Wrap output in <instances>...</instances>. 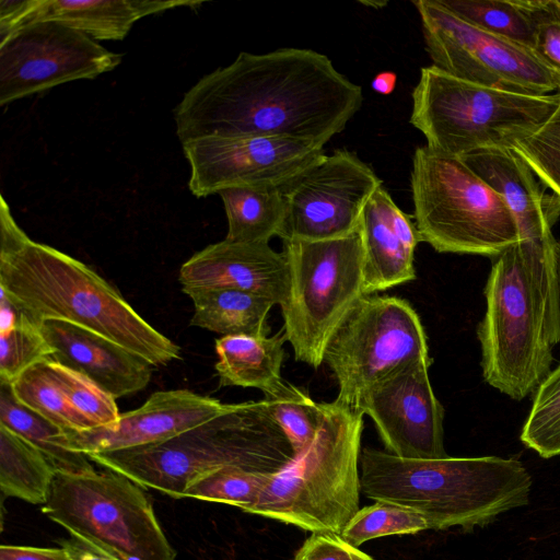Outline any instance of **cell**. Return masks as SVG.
Masks as SVG:
<instances>
[{"instance_id": "1", "label": "cell", "mask_w": 560, "mask_h": 560, "mask_svg": "<svg viewBox=\"0 0 560 560\" xmlns=\"http://www.w3.org/2000/svg\"><path fill=\"white\" fill-rule=\"evenodd\" d=\"M362 88L324 54L242 51L203 75L174 110L182 143L201 137H283L325 145L363 104Z\"/></svg>"}, {"instance_id": "2", "label": "cell", "mask_w": 560, "mask_h": 560, "mask_svg": "<svg viewBox=\"0 0 560 560\" xmlns=\"http://www.w3.org/2000/svg\"><path fill=\"white\" fill-rule=\"evenodd\" d=\"M0 288L38 325L58 319L90 329L151 365L180 359V349L143 319L120 293L80 260L31 240L1 196Z\"/></svg>"}, {"instance_id": "3", "label": "cell", "mask_w": 560, "mask_h": 560, "mask_svg": "<svg viewBox=\"0 0 560 560\" xmlns=\"http://www.w3.org/2000/svg\"><path fill=\"white\" fill-rule=\"evenodd\" d=\"M553 234L520 240L492 258L486 313L477 328L485 381L522 400L550 373L560 341V296Z\"/></svg>"}, {"instance_id": "4", "label": "cell", "mask_w": 560, "mask_h": 560, "mask_svg": "<svg viewBox=\"0 0 560 560\" xmlns=\"http://www.w3.org/2000/svg\"><path fill=\"white\" fill-rule=\"evenodd\" d=\"M363 493L419 512L432 529L483 526L526 505L532 477L517 459L499 456L412 459L364 447Z\"/></svg>"}, {"instance_id": "5", "label": "cell", "mask_w": 560, "mask_h": 560, "mask_svg": "<svg viewBox=\"0 0 560 560\" xmlns=\"http://www.w3.org/2000/svg\"><path fill=\"white\" fill-rule=\"evenodd\" d=\"M86 456L142 488L180 499L194 481L209 472L240 468L271 475L285 466L294 452L262 399L230 404L218 416L162 443Z\"/></svg>"}, {"instance_id": "6", "label": "cell", "mask_w": 560, "mask_h": 560, "mask_svg": "<svg viewBox=\"0 0 560 560\" xmlns=\"http://www.w3.org/2000/svg\"><path fill=\"white\" fill-rule=\"evenodd\" d=\"M363 413L324 402L320 428L308 446L269 476L243 511L311 533L340 535L359 511Z\"/></svg>"}, {"instance_id": "7", "label": "cell", "mask_w": 560, "mask_h": 560, "mask_svg": "<svg viewBox=\"0 0 560 560\" xmlns=\"http://www.w3.org/2000/svg\"><path fill=\"white\" fill-rule=\"evenodd\" d=\"M410 187L421 242L438 253L494 258L521 240L503 199L459 156L418 147Z\"/></svg>"}, {"instance_id": "8", "label": "cell", "mask_w": 560, "mask_h": 560, "mask_svg": "<svg viewBox=\"0 0 560 560\" xmlns=\"http://www.w3.org/2000/svg\"><path fill=\"white\" fill-rule=\"evenodd\" d=\"M410 124L429 148L462 156L508 142L541 125L560 105V92L524 94L471 83L434 66L420 69Z\"/></svg>"}, {"instance_id": "9", "label": "cell", "mask_w": 560, "mask_h": 560, "mask_svg": "<svg viewBox=\"0 0 560 560\" xmlns=\"http://www.w3.org/2000/svg\"><path fill=\"white\" fill-rule=\"evenodd\" d=\"M42 512L118 560L176 558L142 487L113 470L56 471Z\"/></svg>"}, {"instance_id": "10", "label": "cell", "mask_w": 560, "mask_h": 560, "mask_svg": "<svg viewBox=\"0 0 560 560\" xmlns=\"http://www.w3.org/2000/svg\"><path fill=\"white\" fill-rule=\"evenodd\" d=\"M283 245L290 285L280 306L282 329L295 359L317 369L332 334L365 295L361 232L325 241H284Z\"/></svg>"}, {"instance_id": "11", "label": "cell", "mask_w": 560, "mask_h": 560, "mask_svg": "<svg viewBox=\"0 0 560 560\" xmlns=\"http://www.w3.org/2000/svg\"><path fill=\"white\" fill-rule=\"evenodd\" d=\"M420 358L430 355L419 314L405 299L378 294L352 306L324 352L339 388L335 401L355 410L375 383Z\"/></svg>"}, {"instance_id": "12", "label": "cell", "mask_w": 560, "mask_h": 560, "mask_svg": "<svg viewBox=\"0 0 560 560\" xmlns=\"http://www.w3.org/2000/svg\"><path fill=\"white\" fill-rule=\"evenodd\" d=\"M412 3L432 66L493 89L535 95L560 92V74L532 49L475 27L439 0Z\"/></svg>"}, {"instance_id": "13", "label": "cell", "mask_w": 560, "mask_h": 560, "mask_svg": "<svg viewBox=\"0 0 560 560\" xmlns=\"http://www.w3.org/2000/svg\"><path fill=\"white\" fill-rule=\"evenodd\" d=\"M383 186L374 170L355 152L342 149L324 155L281 188L284 241H325L360 229L363 210Z\"/></svg>"}, {"instance_id": "14", "label": "cell", "mask_w": 560, "mask_h": 560, "mask_svg": "<svg viewBox=\"0 0 560 560\" xmlns=\"http://www.w3.org/2000/svg\"><path fill=\"white\" fill-rule=\"evenodd\" d=\"M122 55L55 21L26 23L0 40V105L114 70Z\"/></svg>"}, {"instance_id": "15", "label": "cell", "mask_w": 560, "mask_h": 560, "mask_svg": "<svg viewBox=\"0 0 560 560\" xmlns=\"http://www.w3.org/2000/svg\"><path fill=\"white\" fill-rule=\"evenodd\" d=\"M198 197L236 186L281 189L324 155L320 143L283 137H201L182 143Z\"/></svg>"}, {"instance_id": "16", "label": "cell", "mask_w": 560, "mask_h": 560, "mask_svg": "<svg viewBox=\"0 0 560 560\" xmlns=\"http://www.w3.org/2000/svg\"><path fill=\"white\" fill-rule=\"evenodd\" d=\"M433 360H411L375 383L357 410L375 423L386 452L412 459L446 457L444 408L429 378Z\"/></svg>"}, {"instance_id": "17", "label": "cell", "mask_w": 560, "mask_h": 560, "mask_svg": "<svg viewBox=\"0 0 560 560\" xmlns=\"http://www.w3.org/2000/svg\"><path fill=\"white\" fill-rule=\"evenodd\" d=\"M230 407L187 389L153 393L138 409L108 425L66 431L70 450L89 455L162 443L218 416Z\"/></svg>"}, {"instance_id": "18", "label": "cell", "mask_w": 560, "mask_h": 560, "mask_svg": "<svg viewBox=\"0 0 560 560\" xmlns=\"http://www.w3.org/2000/svg\"><path fill=\"white\" fill-rule=\"evenodd\" d=\"M182 290H240L264 295L282 305L289 294V265L283 252L269 243L210 244L185 261L178 273Z\"/></svg>"}, {"instance_id": "19", "label": "cell", "mask_w": 560, "mask_h": 560, "mask_svg": "<svg viewBox=\"0 0 560 560\" xmlns=\"http://www.w3.org/2000/svg\"><path fill=\"white\" fill-rule=\"evenodd\" d=\"M39 328L52 349L48 359L85 375L115 399L151 381V364L108 338L58 319H45Z\"/></svg>"}, {"instance_id": "20", "label": "cell", "mask_w": 560, "mask_h": 560, "mask_svg": "<svg viewBox=\"0 0 560 560\" xmlns=\"http://www.w3.org/2000/svg\"><path fill=\"white\" fill-rule=\"evenodd\" d=\"M505 202L521 240L552 234L560 215V200L546 195L525 162L506 145H490L459 156Z\"/></svg>"}, {"instance_id": "21", "label": "cell", "mask_w": 560, "mask_h": 560, "mask_svg": "<svg viewBox=\"0 0 560 560\" xmlns=\"http://www.w3.org/2000/svg\"><path fill=\"white\" fill-rule=\"evenodd\" d=\"M201 3L196 0H39L24 24L55 21L94 40H120L138 20L147 15Z\"/></svg>"}, {"instance_id": "22", "label": "cell", "mask_w": 560, "mask_h": 560, "mask_svg": "<svg viewBox=\"0 0 560 560\" xmlns=\"http://www.w3.org/2000/svg\"><path fill=\"white\" fill-rule=\"evenodd\" d=\"M283 329L276 335H233L215 339V371L221 386L255 387L264 395L272 393L284 381Z\"/></svg>"}, {"instance_id": "23", "label": "cell", "mask_w": 560, "mask_h": 560, "mask_svg": "<svg viewBox=\"0 0 560 560\" xmlns=\"http://www.w3.org/2000/svg\"><path fill=\"white\" fill-rule=\"evenodd\" d=\"M363 242V280L365 295L416 279L415 254L401 243L374 192L360 223Z\"/></svg>"}, {"instance_id": "24", "label": "cell", "mask_w": 560, "mask_h": 560, "mask_svg": "<svg viewBox=\"0 0 560 560\" xmlns=\"http://www.w3.org/2000/svg\"><path fill=\"white\" fill-rule=\"evenodd\" d=\"M194 303L190 325L221 336H268L267 317L276 302L240 290H212L188 294Z\"/></svg>"}, {"instance_id": "25", "label": "cell", "mask_w": 560, "mask_h": 560, "mask_svg": "<svg viewBox=\"0 0 560 560\" xmlns=\"http://www.w3.org/2000/svg\"><path fill=\"white\" fill-rule=\"evenodd\" d=\"M220 195L226 219L224 240L232 243H269L280 236L285 218V203L279 188L236 186Z\"/></svg>"}, {"instance_id": "26", "label": "cell", "mask_w": 560, "mask_h": 560, "mask_svg": "<svg viewBox=\"0 0 560 560\" xmlns=\"http://www.w3.org/2000/svg\"><path fill=\"white\" fill-rule=\"evenodd\" d=\"M0 424L36 446L57 471L94 469L86 455L69 448L63 429L22 405L11 384L4 382H0Z\"/></svg>"}, {"instance_id": "27", "label": "cell", "mask_w": 560, "mask_h": 560, "mask_svg": "<svg viewBox=\"0 0 560 560\" xmlns=\"http://www.w3.org/2000/svg\"><path fill=\"white\" fill-rule=\"evenodd\" d=\"M56 471L36 446L0 424V488L4 495L43 505Z\"/></svg>"}, {"instance_id": "28", "label": "cell", "mask_w": 560, "mask_h": 560, "mask_svg": "<svg viewBox=\"0 0 560 560\" xmlns=\"http://www.w3.org/2000/svg\"><path fill=\"white\" fill-rule=\"evenodd\" d=\"M439 1L453 14L475 27L533 50L535 20L530 0Z\"/></svg>"}, {"instance_id": "29", "label": "cell", "mask_w": 560, "mask_h": 560, "mask_svg": "<svg viewBox=\"0 0 560 560\" xmlns=\"http://www.w3.org/2000/svg\"><path fill=\"white\" fill-rule=\"evenodd\" d=\"M16 399L27 408L59 425L65 431L94 428L69 402L47 370L45 359L25 370L12 383Z\"/></svg>"}, {"instance_id": "30", "label": "cell", "mask_w": 560, "mask_h": 560, "mask_svg": "<svg viewBox=\"0 0 560 560\" xmlns=\"http://www.w3.org/2000/svg\"><path fill=\"white\" fill-rule=\"evenodd\" d=\"M264 396L270 416L284 432L294 455L305 450L320 428L324 402L314 401L305 390L287 381Z\"/></svg>"}, {"instance_id": "31", "label": "cell", "mask_w": 560, "mask_h": 560, "mask_svg": "<svg viewBox=\"0 0 560 560\" xmlns=\"http://www.w3.org/2000/svg\"><path fill=\"white\" fill-rule=\"evenodd\" d=\"M521 441L544 458L560 455V364L536 388Z\"/></svg>"}, {"instance_id": "32", "label": "cell", "mask_w": 560, "mask_h": 560, "mask_svg": "<svg viewBox=\"0 0 560 560\" xmlns=\"http://www.w3.org/2000/svg\"><path fill=\"white\" fill-rule=\"evenodd\" d=\"M506 147L560 200V105L541 125L514 137Z\"/></svg>"}, {"instance_id": "33", "label": "cell", "mask_w": 560, "mask_h": 560, "mask_svg": "<svg viewBox=\"0 0 560 560\" xmlns=\"http://www.w3.org/2000/svg\"><path fill=\"white\" fill-rule=\"evenodd\" d=\"M424 529H429L428 523L419 512L396 503L375 501L359 509L340 537L358 548L374 538L417 534Z\"/></svg>"}, {"instance_id": "34", "label": "cell", "mask_w": 560, "mask_h": 560, "mask_svg": "<svg viewBox=\"0 0 560 560\" xmlns=\"http://www.w3.org/2000/svg\"><path fill=\"white\" fill-rule=\"evenodd\" d=\"M48 372L66 395L73 408L92 425L103 427L116 422L120 413L116 399L85 375L66 368L48 358Z\"/></svg>"}, {"instance_id": "35", "label": "cell", "mask_w": 560, "mask_h": 560, "mask_svg": "<svg viewBox=\"0 0 560 560\" xmlns=\"http://www.w3.org/2000/svg\"><path fill=\"white\" fill-rule=\"evenodd\" d=\"M269 476L240 468H222L194 481L180 499L226 503L243 511L254 502Z\"/></svg>"}, {"instance_id": "36", "label": "cell", "mask_w": 560, "mask_h": 560, "mask_svg": "<svg viewBox=\"0 0 560 560\" xmlns=\"http://www.w3.org/2000/svg\"><path fill=\"white\" fill-rule=\"evenodd\" d=\"M52 354L39 325L26 317L0 331V382L12 383L25 370Z\"/></svg>"}, {"instance_id": "37", "label": "cell", "mask_w": 560, "mask_h": 560, "mask_svg": "<svg viewBox=\"0 0 560 560\" xmlns=\"http://www.w3.org/2000/svg\"><path fill=\"white\" fill-rule=\"evenodd\" d=\"M535 20L534 52L560 74V9L553 0H530Z\"/></svg>"}, {"instance_id": "38", "label": "cell", "mask_w": 560, "mask_h": 560, "mask_svg": "<svg viewBox=\"0 0 560 560\" xmlns=\"http://www.w3.org/2000/svg\"><path fill=\"white\" fill-rule=\"evenodd\" d=\"M293 560H373L369 555L346 542L340 535L312 533Z\"/></svg>"}, {"instance_id": "39", "label": "cell", "mask_w": 560, "mask_h": 560, "mask_svg": "<svg viewBox=\"0 0 560 560\" xmlns=\"http://www.w3.org/2000/svg\"><path fill=\"white\" fill-rule=\"evenodd\" d=\"M39 0L0 1V40L24 24Z\"/></svg>"}, {"instance_id": "40", "label": "cell", "mask_w": 560, "mask_h": 560, "mask_svg": "<svg viewBox=\"0 0 560 560\" xmlns=\"http://www.w3.org/2000/svg\"><path fill=\"white\" fill-rule=\"evenodd\" d=\"M0 560H72L69 555L60 548H37L25 546L0 547Z\"/></svg>"}, {"instance_id": "41", "label": "cell", "mask_w": 560, "mask_h": 560, "mask_svg": "<svg viewBox=\"0 0 560 560\" xmlns=\"http://www.w3.org/2000/svg\"><path fill=\"white\" fill-rule=\"evenodd\" d=\"M60 547L72 560H118L74 537L61 540Z\"/></svg>"}, {"instance_id": "42", "label": "cell", "mask_w": 560, "mask_h": 560, "mask_svg": "<svg viewBox=\"0 0 560 560\" xmlns=\"http://www.w3.org/2000/svg\"><path fill=\"white\" fill-rule=\"evenodd\" d=\"M397 74L393 71H383L377 73L372 82V89L382 95H389L396 88Z\"/></svg>"}, {"instance_id": "43", "label": "cell", "mask_w": 560, "mask_h": 560, "mask_svg": "<svg viewBox=\"0 0 560 560\" xmlns=\"http://www.w3.org/2000/svg\"><path fill=\"white\" fill-rule=\"evenodd\" d=\"M556 270H557V281H558L559 296H560V245H559L558 253H557Z\"/></svg>"}, {"instance_id": "44", "label": "cell", "mask_w": 560, "mask_h": 560, "mask_svg": "<svg viewBox=\"0 0 560 560\" xmlns=\"http://www.w3.org/2000/svg\"><path fill=\"white\" fill-rule=\"evenodd\" d=\"M553 2L560 9V0H553Z\"/></svg>"}]
</instances>
